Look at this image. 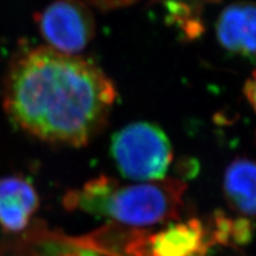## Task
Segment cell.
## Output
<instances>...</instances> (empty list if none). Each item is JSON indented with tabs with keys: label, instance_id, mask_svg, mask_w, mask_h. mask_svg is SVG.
<instances>
[{
	"label": "cell",
	"instance_id": "obj_2",
	"mask_svg": "<svg viewBox=\"0 0 256 256\" xmlns=\"http://www.w3.org/2000/svg\"><path fill=\"white\" fill-rule=\"evenodd\" d=\"M186 189V184L178 178L122 186L102 175L70 191L64 204L128 226H150L180 217Z\"/></svg>",
	"mask_w": 256,
	"mask_h": 256
},
{
	"label": "cell",
	"instance_id": "obj_8",
	"mask_svg": "<svg viewBox=\"0 0 256 256\" xmlns=\"http://www.w3.org/2000/svg\"><path fill=\"white\" fill-rule=\"evenodd\" d=\"M223 191L234 210L256 216V162L246 158L232 162L224 173Z\"/></svg>",
	"mask_w": 256,
	"mask_h": 256
},
{
	"label": "cell",
	"instance_id": "obj_1",
	"mask_svg": "<svg viewBox=\"0 0 256 256\" xmlns=\"http://www.w3.org/2000/svg\"><path fill=\"white\" fill-rule=\"evenodd\" d=\"M116 94L112 80L92 62L42 46L12 62L4 106L28 134L78 148L102 130Z\"/></svg>",
	"mask_w": 256,
	"mask_h": 256
},
{
	"label": "cell",
	"instance_id": "obj_9",
	"mask_svg": "<svg viewBox=\"0 0 256 256\" xmlns=\"http://www.w3.org/2000/svg\"><path fill=\"white\" fill-rule=\"evenodd\" d=\"M86 4L95 6L102 10H112L118 8H123L126 6H130L139 0H82Z\"/></svg>",
	"mask_w": 256,
	"mask_h": 256
},
{
	"label": "cell",
	"instance_id": "obj_3",
	"mask_svg": "<svg viewBox=\"0 0 256 256\" xmlns=\"http://www.w3.org/2000/svg\"><path fill=\"white\" fill-rule=\"evenodd\" d=\"M111 156L125 178L148 182L166 178L173 150L162 128L153 123L136 122L114 134Z\"/></svg>",
	"mask_w": 256,
	"mask_h": 256
},
{
	"label": "cell",
	"instance_id": "obj_6",
	"mask_svg": "<svg viewBox=\"0 0 256 256\" xmlns=\"http://www.w3.org/2000/svg\"><path fill=\"white\" fill-rule=\"evenodd\" d=\"M212 246L198 219L171 224L148 237L150 256H205Z\"/></svg>",
	"mask_w": 256,
	"mask_h": 256
},
{
	"label": "cell",
	"instance_id": "obj_4",
	"mask_svg": "<svg viewBox=\"0 0 256 256\" xmlns=\"http://www.w3.org/2000/svg\"><path fill=\"white\" fill-rule=\"evenodd\" d=\"M36 20L48 47L62 54L76 56L95 34L94 15L82 0H56Z\"/></svg>",
	"mask_w": 256,
	"mask_h": 256
},
{
	"label": "cell",
	"instance_id": "obj_7",
	"mask_svg": "<svg viewBox=\"0 0 256 256\" xmlns=\"http://www.w3.org/2000/svg\"><path fill=\"white\" fill-rule=\"evenodd\" d=\"M40 205L38 194L31 184L20 176L0 178V226L6 230L26 228Z\"/></svg>",
	"mask_w": 256,
	"mask_h": 256
},
{
	"label": "cell",
	"instance_id": "obj_10",
	"mask_svg": "<svg viewBox=\"0 0 256 256\" xmlns=\"http://www.w3.org/2000/svg\"><path fill=\"white\" fill-rule=\"evenodd\" d=\"M244 93L256 114V70H253L251 76L246 80Z\"/></svg>",
	"mask_w": 256,
	"mask_h": 256
},
{
	"label": "cell",
	"instance_id": "obj_5",
	"mask_svg": "<svg viewBox=\"0 0 256 256\" xmlns=\"http://www.w3.org/2000/svg\"><path fill=\"white\" fill-rule=\"evenodd\" d=\"M216 36L226 50L256 61V2H237L224 8L216 22Z\"/></svg>",
	"mask_w": 256,
	"mask_h": 256
}]
</instances>
